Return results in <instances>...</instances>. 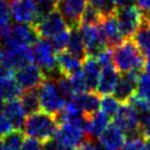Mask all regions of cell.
<instances>
[{
	"instance_id": "f546056e",
	"label": "cell",
	"mask_w": 150,
	"mask_h": 150,
	"mask_svg": "<svg viewBox=\"0 0 150 150\" xmlns=\"http://www.w3.org/2000/svg\"><path fill=\"white\" fill-rule=\"evenodd\" d=\"M135 96L150 103V76L146 72H142L139 75Z\"/></svg>"
},
{
	"instance_id": "8d00e7d4",
	"label": "cell",
	"mask_w": 150,
	"mask_h": 150,
	"mask_svg": "<svg viewBox=\"0 0 150 150\" xmlns=\"http://www.w3.org/2000/svg\"><path fill=\"white\" fill-rule=\"evenodd\" d=\"M145 144V137L138 136V137L126 138L124 145L120 150H142Z\"/></svg>"
},
{
	"instance_id": "5b68a950",
	"label": "cell",
	"mask_w": 150,
	"mask_h": 150,
	"mask_svg": "<svg viewBox=\"0 0 150 150\" xmlns=\"http://www.w3.org/2000/svg\"><path fill=\"white\" fill-rule=\"evenodd\" d=\"M113 124L125 133L126 138L144 136L137 112L128 103L121 105L117 113L114 115Z\"/></svg>"
},
{
	"instance_id": "e0dca14e",
	"label": "cell",
	"mask_w": 150,
	"mask_h": 150,
	"mask_svg": "<svg viewBox=\"0 0 150 150\" xmlns=\"http://www.w3.org/2000/svg\"><path fill=\"white\" fill-rule=\"evenodd\" d=\"M101 30L104 34L106 43L108 48H115L118 45H121L125 40L122 35V32L120 30V25L117 22V19L115 14L104 18L101 22Z\"/></svg>"
},
{
	"instance_id": "d590c367",
	"label": "cell",
	"mask_w": 150,
	"mask_h": 150,
	"mask_svg": "<svg viewBox=\"0 0 150 150\" xmlns=\"http://www.w3.org/2000/svg\"><path fill=\"white\" fill-rule=\"evenodd\" d=\"M10 7L6 0H0V33L10 25Z\"/></svg>"
},
{
	"instance_id": "ffe728a7",
	"label": "cell",
	"mask_w": 150,
	"mask_h": 150,
	"mask_svg": "<svg viewBox=\"0 0 150 150\" xmlns=\"http://www.w3.org/2000/svg\"><path fill=\"white\" fill-rule=\"evenodd\" d=\"M81 71L83 74L88 90L90 92H96L99 84V80H100L101 71H102V67L100 66L96 57L87 56L83 60Z\"/></svg>"
},
{
	"instance_id": "4fadbf2b",
	"label": "cell",
	"mask_w": 150,
	"mask_h": 150,
	"mask_svg": "<svg viewBox=\"0 0 150 150\" xmlns=\"http://www.w3.org/2000/svg\"><path fill=\"white\" fill-rule=\"evenodd\" d=\"M1 55L4 66L11 70L13 69L18 70L19 68L33 64L34 62L33 50L29 46L1 50Z\"/></svg>"
},
{
	"instance_id": "681fc988",
	"label": "cell",
	"mask_w": 150,
	"mask_h": 150,
	"mask_svg": "<svg viewBox=\"0 0 150 150\" xmlns=\"http://www.w3.org/2000/svg\"><path fill=\"white\" fill-rule=\"evenodd\" d=\"M145 16H146V18H147V19H148V20H149V21H150V11H149V12L145 13Z\"/></svg>"
},
{
	"instance_id": "836d02e7",
	"label": "cell",
	"mask_w": 150,
	"mask_h": 150,
	"mask_svg": "<svg viewBox=\"0 0 150 150\" xmlns=\"http://www.w3.org/2000/svg\"><path fill=\"white\" fill-rule=\"evenodd\" d=\"M68 78L70 80L71 87H72V90L75 92V96L81 94V93H84V92H89L86 80H84L83 74H82L81 70L76 72L75 75L68 77Z\"/></svg>"
},
{
	"instance_id": "8fae6325",
	"label": "cell",
	"mask_w": 150,
	"mask_h": 150,
	"mask_svg": "<svg viewBox=\"0 0 150 150\" xmlns=\"http://www.w3.org/2000/svg\"><path fill=\"white\" fill-rule=\"evenodd\" d=\"M33 26L38 33V38H44V40L53 38L55 35L69 29L63 14L60 13L58 9L55 10L53 13H50V16H47L45 19L33 24Z\"/></svg>"
},
{
	"instance_id": "603a6c76",
	"label": "cell",
	"mask_w": 150,
	"mask_h": 150,
	"mask_svg": "<svg viewBox=\"0 0 150 150\" xmlns=\"http://www.w3.org/2000/svg\"><path fill=\"white\" fill-rule=\"evenodd\" d=\"M78 104L80 110L86 116H90L98 112L101 106V98L98 92H84L81 94H77L72 99Z\"/></svg>"
},
{
	"instance_id": "4316f807",
	"label": "cell",
	"mask_w": 150,
	"mask_h": 150,
	"mask_svg": "<svg viewBox=\"0 0 150 150\" xmlns=\"http://www.w3.org/2000/svg\"><path fill=\"white\" fill-rule=\"evenodd\" d=\"M20 100H21L22 105L24 108L25 112L28 113V115H31V114L42 111L41 110V104H40L38 90L24 91L22 93Z\"/></svg>"
},
{
	"instance_id": "f1b7e54d",
	"label": "cell",
	"mask_w": 150,
	"mask_h": 150,
	"mask_svg": "<svg viewBox=\"0 0 150 150\" xmlns=\"http://www.w3.org/2000/svg\"><path fill=\"white\" fill-rule=\"evenodd\" d=\"M88 4L96 9L103 19L113 16L116 11L113 0H88Z\"/></svg>"
},
{
	"instance_id": "44dd1931",
	"label": "cell",
	"mask_w": 150,
	"mask_h": 150,
	"mask_svg": "<svg viewBox=\"0 0 150 150\" xmlns=\"http://www.w3.org/2000/svg\"><path fill=\"white\" fill-rule=\"evenodd\" d=\"M99 144L106 149L120 150L126 140L125 133L116 125L110 124L99 138Z\"/></svg>"
},
{
	"instance_id": "b9f144b4",
	"label": "cell",
	"mask_w": 150,
	"mask_h": 150,
	"mask_svg": "<svg viewBox=\"0 0 150 150\" xmlns=\"http://www.w3.org/2000/svg\"><path fill=\"white\" fill-rule=\"evenodd\" d=\"M142 132L145 139H150V115L142 124Z\"/></svg>"
},
{
	"instance_id": "bcb514c9",
	"label": "cell",
	"mask_w": 150,
	"mask_h": 150,
	"mask_svg": "<svg viewBox=\"0 0 150 150\" xmlns=\"http://www.w3.org/2000/svg\"><path fill=\"white\" fill-rule=\"evenodd\" d=\"M142 150H150V139H145L144 149H142Z\"/></svg>"
},
{
	"instance_id": "484cf974",
	"label": "cell",
	"mask_w": 150,
	"mask_h": 150,
	"mask_svg": "<svg viewBox=\"0 0 150 150\" xmlns=\"http://www.w3.org/2000/svg\"><path fill=\"white\" fill-rule=\"evenodd\" d=\"M0 93L4 96V100L10 101L18 99L22 96V89L18 84L14 78L10 77L0 82Z\"/></svg>"
},
{
	"instance_id": "f6af8a7d",
	"label": "cell",
	"mask_w": 150,
	"mask_h": 150,
	"mask_svg": "<svg viewBox=\"0 0 150 150\" xmlns=\"http://www.w3.org/2000/svg\"><path fill=\"white\" fill-rule=\"evenodd\" d=\"M145 70H146L147 75L150 76V57L147 58L146 63H145Z\"/></svg>"
},
{
	"instance_id": "ab89813d",
	"label": "cell",
	"mask_w": 150,
	"mask_h": 150,
	"mask_svg": "<svg viewBox=\"0 0 150 150\" xmlns=\"http://www.w3.org/2000/svg\"><path fill=\"white\" fill-rule=\"evenodd\" d=\"M21 150H44L43 149V142H38L33 138H25L22 144Z\"/></svg>"
},
{
	"instance_id": "52a82bcc",
	"label": "cell",
	"mask_w": 150,
	"mask_h": 150,
	"mask_svg": "<svg viewBox=\"0 0 150 150\" xmlns=\"http://www.w3.org/2000/svg\"><path fill=\"white\" fill-rule=\"evenodd\" d=\"M33 55L35 64L45 72L47 77H50L53 72L58 70L56 52L53 48L52 43L48 42V40L40 38L33 45Z\"/></svg>"
},
{
	"instance_id": "d6986e66",
	"label": "cell",
	"mask_w": 150,
	"mask_h": 150,
	"mask_svg": "<svg viewBox=\"0 0 150 150\" xmlns=\"http://www.w3.org/2000/svg\"><path fill=\"white\" fill-rule=\"evenodd\" d=\"M56 62H57V69L59 71V75L64 77H70L75 75L76 72L80 71V68L83 64V60L69 53L68 50L57 53Z\"/></svg>"
},
{
	"instance_id": "7bdbcfd3",
	"label": "cell",
	"mask_w": 150,
	"mask_h": 150,
	"mask_svg": "<svg viewBox=\"0 0 150 150\" xmlns=\"http://www.w3.org/2000/svg\"><path fill=\"white\" fill-rule=\"evenodd\" d=\"M76 150H98V145H94L90 140H86L81 146H79Z\"/></svg>"
},
{
	"instance_id": "d4e9b609",
	"label": "cell",
	"mask_w": 150,
	"mask_h": 150,
	"mask_svg": "<svg viewBox=\"0 0 150 150\" xmlns=\"http://www.w3.org/2000/svg\"><path fill=\"white\" fill-rule=\"evenodd\" d=\"M67 50L72 55L77 56L81 60H84V58L87 57L86 46H84L83 38H82V35H81L79 29L71 30L69 42L67 45Z\"/></svg>"
},
{
	"instance_id": "7a4b0ae2",
	"label": "cell",
	"mask_w": 150,
	"mask_h": 150,
	"mask_svg": "<svg viewBox=\"0 0 150 150\" xmlns=\"http://www.w3.org/2000/svg\"><path fill=\"white\" fill-rule=\"evenodd\" d=\"M58 129V122L55 115L40 111L28 116L23 126V133L29 138L45 142L54 137Z\"/></svg>"
},
{
	"instance_id": "74e56055",
	"label": "cell",
	"mask_w": 150,
	"mask_h": 150,
	"mask_svg": "<svg viewBox=\"0 0 150 150\" xmlns=\"http://www.w3.org/2000/svg\"><path fill=\"white\" fill-rule=\"evenodd\" d=\"M96 60L99 62V64H100V66L102 68L114 65L113 64V50L112 48H106L105 50H103L101 54L98 55Z\"/></svg>"
},
{
	"instance_id": "6da1fadb",
	"label": "cell",
	"mask_w": 150,
	"mask_h": 150,
	"mask_svg": "<svg viewBox=\"0 0 150 150\" xmlns=\"http://www.w3.org/2000/svg\"><path fill=\"white\" fill-rule=\"evenodd\" d=\"M145 56L135 44L133 38L125 40L121 45L113 48V64L118 72H142V68H145Z\"/></svg>"
},
{
	"instance_id": "c3c4849f",
	"label": "cell",
	"mask_w": 150,
	"mask_h": 150,
	"mask_svg": "<svg viewBox=\"0 0 150 150\" xmlns=\"http://www.w3.org/2000/svg\"><path fill=\"white\" fill-rule=\"evenodd\" d=\"M0 150H4V140H2V138H0Z\"/></svg>"
},
{
	"instance_id": "9c48e42d",
	"label": "cell",
	"mask_w": 150,
	"mask_h": 150,
	"mask_svg": "<svg viewBox=\"0 0 150 150\" xmlns=\"http://www.w3.org/2000/svg\"><path fill=\"white\" fill-rule=\"evenodd\" d=\"M47 78L45 72L36 65L30 64L19 68L14 74V79L22 89V91L38 90Z\"/></svg>"
},
{
	"instance_id": "d6a6232c",
	"label": "cell",
	"mask_w": 150,
	"mask_h": 150,
	"mask_svg": "<svg viewBox=\"0 0 150 150\" xmlns=\"http://www.w3.org/2000/svg\"><path fill=\"white\" fill-rule=\"evenodd\" d=\"M70 29H67L63 32H60L59 34H57V35H55L53 38H50L52 40V45H53V48L56 52V54L64 52L67 48L69 38H70Z\"/></svg>"
},
{
	"instance_id": "7402d4cb",
	"label": "cell",
	"mask_w": 150,
	"mask_h": 150,
	"mask_svg": "<svg viewBox=\"0 0 150 150\" xmlns=\"http://www.w3.org/2000/svg\"><path fill=\"white\" fill-rule=\"evenodd\" d=\"M118 80H120V75L114 65L103 67L102 71H101L100 80H99L96 91L100 96L112 94L116 88Z\"/></svg>"
},
{
	"instance_id": "f35d334b",
	"label": "cell",
	"mask_w": 150,
	"mask_h": 150,
	"mask_svg": "<svg viewBox=\"0 0 150 150\" xmlns=\"http://www.w3.org/2000/svg\"><path fill=\"white\" fill-rule=\"evenodd\" d=\"M13 130L14 128L10 121L6 117L4 113H0V138H4L7 135L12 133Z\"/></svg>"
},
{
	"instance_id": "5bb4252c",
	"label": "cell",
	"mask_w": 150,
	"mask_h": 150,
	"mask_svg": "<svg viewBox=\"0 0 150 150\" xmlns=\"http://www.w3.org/2000/svg\"><path fill=\"white\" fill-rule=\"evenodd\" d=\"M140 74L142 72L139 71H129V72L123 74V76L120 77V80L117 82L113 94L122 104L128 103V101L135 96L137 81Z\"/></svg>"
},
{
	"instance_id": "60d3db41",
	"label": "cell",
	"mask_w": 150,
	"mask_h": 150,
	"mask_svg": "<svg viewBox=\"0 0 150 150\" xmlns=\"http://www.w3.org/2000/svg\"><path fill=\"white\" fill-rule=\"evenodd\" d=\"M115 8L122 9V8H127V7H132L136 4V0H113Z\"/></svg>"
},
{
	"instance_id": "277c9868",
	"label": "cell",
	"mask_w": 150,
	"mask_h": 150,
	"mask_svg": "<svg viewBox=\"0 0 150 150\" xmlns=\"http://www.w3.org/2000/svg\"><path fill=\"white\" fill-rule=\"evenodd\" d=\"M38 93L41 110L48 114L57 115L63 111L66 105V100L62 92L59 91L56 79L52 77L46 78L42 86L38 89Z\"/></svg>"
},
{
	"instance_id": "ba28073f",
	"label": "cell",
	"mask_w": 150,
	"mask_h": 150,
	"mask_svg": "<svg viewBox=\"0 0 150 150\" xmlns=\"http://www.w3.org/2000/svg\"><path fill=\"white\" fill-rule=\"evenodd\" d=\"M79 30L83 38L87 56H92L96 58L98 55L108 48L100 25H81Z\"/></svg>"
},
{
	"instance_id": "7dc6e473",
	"label": "cell",
	"mask_w": 150,
	"mask_h": 150,
	"mask_svg": "<svg viewBox=\"0 0 150 150\" xmlns=\"http://www.w3.org/2000/svg\"><path fill=\"white\" fill-rule=\"evenodd\" d=\"M4 96H1V93H0V112L4 110Z\"/></svg>"
},
{
	"instance_id": "cb8c5ba5",
	"label": "cell",
	"mask_w": 150,
	"mask_h": 150,
	"mask_svg": "<svg viewBox=\"0 0 150 150\" xmlns=\"http://www.w3.org/2000/svg\"><path fill=\"white\" fill-rule=\"evenodd\" d=\"M133 41L144 56L148 58L150 56V21L146 18V16L136 33L134 34Z\"/></svg>"
},
{
	"instance_id": "4dcf8cb0",
	"label": "cell",
	"mask_w": 150,
	"mask_h": 150,
	"mask_svg": "<svg viewBox=\"0 0 150 150\" xmlns=\"http://www.w3.org/2000/svg\"><path fill=\"white\" fill-rule=\"evenodd\" d=\"M122 103L114 96H103L101 98V111L105 113L108 116H113L117 113L121 108Z\"/></svg>"
},
{
	"instance_id": "7c38bea8",
	"label": "cell",
	"mask_w": 150,
	"mask_h": 150,
	"mask_svg": "<svg viewBox=\"0 0 150 150\" xmlns=\"http://www.w3.org/2000/svg\"><path fill=\"white\" fill-rule=\"evenodd\" d=\"M87 6L88 0H63L58 4V10L70 30L80 28L81 18Z\"/></svg>"
},
{
	"instance_id": "30bf717a",
	"label": "cell",
	"mask_w": 150,
	"mask_h": 150,
	"mask_svg": "<svg viewBox=\"0 0 150 150\" xmlns=\"http://www.w3.org/2000/svg\"><path fill=\"white\" fill-rule=\"evenodd\" d=\"M54 138L66 149L76 150L86 142V133L81 125L66 123L59 126Z\"/></svg>"
},
{
	"instance_id": "e575fe53",
	"label": "cell",
	"mask_w": 150,
	"mask_h": 150,
	"mask_svg": "<svg viewBox=\"0 0 150 150\" xmlns=\"http://www.w3.org/2000/svg\"><path fill=\"white\" fill-rule=\"evenodd\" d=\"M56 83H57V87H58L59 91L62 92L63 96L65 98L66 102L72 100V99L75 98V92L72 90L70 80H69L68 77L59 76L58 78L56 79Z\"/></svg>"
},
{
	"instance_id": "1f68e13d",
	"label": "cell",
	"mask_w": 150,
	"mask_h": 150,
	"mask_svg": "<svg viewBox=\"0 0 150 150\" xmlns=\"http://www.w3.org/2000/svg\"><path fill=\"white\" fill-rule=\"evenodd\" d=\"M102 20H103L102 16L93 7L88 4L81 18V25H100Z\"/></svg>"
},
{
	"instance_id": "ac0fdd59",
	"label": "cell",
	"mask_w": 150,
	"mask_h": 150,
	"mask_svg": "<svg viewBox=\"0 0 150 150\" xmlns=\"http://www.w3.org/2000/svg\"><path fill=\"white\" fill-rule=\"evenodd\" d=\"M110 125V116H108L102 111H98L94 114L88 116L84 133L87 136L88 140L93 142L96 138H100L102 133L108 128Z\"/></svg>"
},
{
	"instance_id": "8992f818",
	"label": "cell",
	"mask_w": 150,
	"mask_h": 150,
	"mask_svg": "<svg viewBox=\"0 0 150 150\" xmlns=\"http://www.w3.org/2000/svg\"><path fill=\"white\" fill-rule=\"evenodd\" d=\"M114 14L117 19L124 40L133 38L134 34L136 33L145 18V13L136 6L116 9Z\"/></svg>"
},
{
	"instance_id": "9a60e30c",
	"label": "cell",
	"mask_w": 150,
	"mask_h": 150,
	"mask_svg": "<svg viewBox=\"0 0 150 150\" xmlns=\"http://www.w3.org/2000/svg\"><path fill=\"white\" fill-rule=\"evenodd\" d=\"M13 20L20 24H34L36 20L35 0H14L10 4Z\"/></svg>"
},
{
	"instance_id": "2e32d148",
	"label": "cell",
	"mask_w": 150,
	"mask_h": 150,
	"mask_svg": "<svg viewBox=\"0 0 150 150\" xmlns=\"http://www.w3.org/2000/svg\"><path fill=\"white\" fill-rule=\"evenodd\" d=\"M2 113L12 124L14 130H21V128H23L25 121L28 118L26 117L28 113L25 112L21 100L14 99V100L7 101L4 103Z\"/></svg>"
},
{
	"instance_id": "3957f363",
	"label": "cell",
	"mask_w": 150,
	"mask_h": 150,
	"mask_svg": "<svg viewBox=\"0 0 150 150\" xmlns=\"http://www.w3.org/2000/svg\"><path fill=\"white\" fill-rule=\"evenodd\" d=\"M38 40L40 38L33 24H10L0 33V41L7 46V48H18L23 46L30 47Z\"/></svg>"
},
{
	"instance_id": "ee69618b",
	"label": "cell",
	"mask_w": 150,
	"mask_h": 150,
	"mask_svg": "<svg viewBox=\"0 0 150 150\" xmlns=\"http://www.w3.org/2000/svg\"><path fill=\"white\" fill-rule=\"evenodd\" d=\"M137 7L142 11H150V0H136Z\"/></svg>"
},
{
	"instance_id": "f907efd6",
	"label": "cell",
	"mask_w": 150,
	"mask_h": 150,
	"mask_svg": "<svg viewBox=\"0 0 150 150\" xmlns=\"http://www.w3.org/2000/svg\"><path fill=\"white\" fill-rule=\"evenodd\" d=\"M6 1H11V2H12V1H14V0H6Z\"/></svg>"
},
{
	"instance_id": "83f0119b",
	"label": "cell",
	"mask_w": 150,
	"mask_h": 150,
	"mask_svg": "<svg viewBox=\"0 0 150 150\" xmlns=\"http://www.w3.org/2000/svg\"><path fill=\"white\" fill-rule=\"evenodd\" d=\"M35 4H36V20L34 24L45 19L47 16H50V13H53L55 10L58 9V4L54 0H35Z\"/></svg>"
}]
</instances>
